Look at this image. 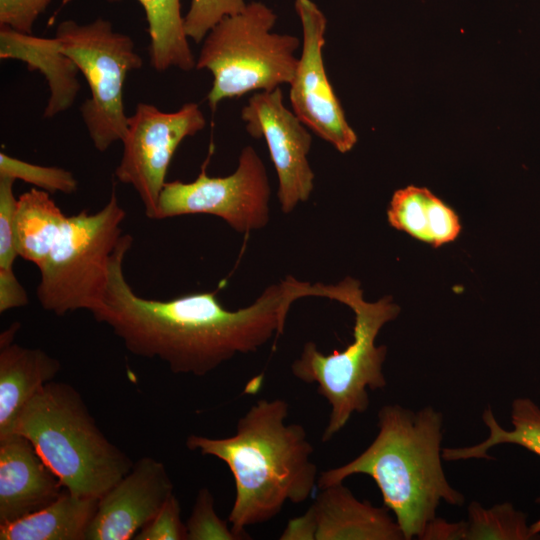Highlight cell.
Wrapping results in <instances>:
<instances>
[{"label": "cell", "mask_w": 540, "mask_h": 540, "mask_svg": "<svg viewBox=\"0 0 540 540\" xmlns=\"http://www.w3.org/2000/svg\"><path fill=\"white\" fill-rule=\"evenodd\" d=\"M132 244L130 234L121 236L101 304L92 315L107 324L131 354L158 358L175 374L205 376L238 353L257 351L283 333L295 300L317 296L316 284L287 276L236 311L224 308L215 292L147 299L133 290L124 274Z\"/></svg>", "instance_id": "6da1fadb"}, {"label": "cell", "mask_w": 540, "mask_h": 540, "mask_svg": "<svg viewBox=\"0 0 540 540\" xmlns=\"http://www.w3.org/2000/svg\"><path fill=\"white\" fill-rule=\"evenodd\" d=\"M288 413L285 400L261 399L239 418L235 434L186 439L189 450L216 457L231 471L235 499L227 521L239 539H250L248 526L270 521L287 502H304L317 487L313 446L302 425L285 422Z\"/></svg>", "instance_id": "7a4b0ae2"}, {"label": "cell", "mask_w": 540, "mask_h": 540, "mask_svg": "<svg viewBox=\"0 0 540 540\" xmlns=\"http://www.w3.org/2000/svg\"><path fill=\"white\" fill-rule=\"evenodd\" d=\"M442 427V414L431 406L414 412L398 404L385 405L378 412L379 431L373 442L350 462L322 472L317 487L355 474L370 476L404 540L419 539L441 501L453 506L465 502L442 467Z\"/></svg>", "instance_id": "3957f363"}, {"label": "cell", "mask_w": 540, "mask_h": 540, "mask_svg": "<svg viewBox=\"0 0 540 540\" xmlns=\"http://www.w3.org/2000/svg\"><path fill=\"white\" fill-rule=\"evenodd\" d=\"M14 433L26 437L65 490L99 499L134 462L100 430L70 384L47 383L24 407Z\"/></svg>", "instance_id": "277c9868"}, {"label": "cell", "mask_w": 540, "mask_h": 540, "mask_svg": "<svg viewBox=\"0 0 540 540\" xmlns=\"http://www.w3.org/2000/svg\"><path fill=\"white\" fill-rule=\"evenodd\" d=\"M322 297L350 307L355 314L353 341L342 351L323 354L317 345L306 342L301 355L291 365L292 374L308 384H317V392L330 405L328 424L322 441L340 432L354 413L369 407V390L386 386L383 373L386 346H376L381 328L394 320L400 308L385 296L376 302L363 299L359 281L346 277L334 285L321 284Z\"/></svg>", "instance_id": "5b68a950"}, {"label": "cell", "mask_w": 540, "mask_h": 540, "mask_svg": "<svg viewBox=\"0 0 540 540\" xmlns=\"http://www.w3.org/2000/svg\"><path fill=\"white\" fill-rule=\"evenodd\" d=\"M276 19L267 5L251 2L207 34L195 68L206 69L213 76L207 95L211 110L224 99L291 83L300 41L293 35L272 32Z\"/></svg>", "instance_id": "8992f818"}, {"label": "cell", "mask_w": 540, "mask_h": 540, "mask_svg": "<svg viewBox=\"0 0 540 540\" xmlns=\"http://www.w3.org/2000/svg\"><path fill=\"white\" fill-rule=\"evenodd\" d=\"M125 217L115 189L99 211L90 214L83 210L68 216L38 268L36 295L44 310L64 316L83 309L92 313L100 306Z\"/></svg>", "instance_id": "52a82bcc"}, {"label": "cell", "mask_w": 540, "mask_h": 540, "mask_svg": "<svg viewBox=\"0 0 540 540\" xmlns=\"http://www.w3.org/2000/svg\"><path fill=\"white\" fill-rule=\"evenodd\" d=\"M55 37L87 81L90 97L80 107L81 116L95 149L105 152L127 131L124 83L129 72L142 68L143 60L133 39L114 31L102 17L87 24L64 20Z\"/></svg>", "instance_id": "ba28073f"}, {"label": "cell", "mask_w": 540, "mask_h": 540, "mask_svg": "<svg viewBox=\"0 0 540 540\" xmlns=\"http://www.w3.org/2000/svg\"><path fill=\"white\" fill-rule=\"evenodd\" d=\"M270 194L265 165L256 150L246 146L236 170L228 176L210 177L203 165L192 182H166L154 219L209 214L222 218L235 231L248 234L268 224Z\"/></svg>", "instance_id": "9c48e42d"}, {"label": "cell", "mask_w": 540, "mask_h": 540, "mask_svg": "<svg viewBox=\"0 0 540 540\" xmlns=\"http://www.w3.org/2000/svg\"><path fill=\"white\" fill-rule=\"evenodd\" d=\"M205 125L201 109L193 102L175 112H163L154 105L138 103L135 113L129 116L115 177L135 189L148 218L154 219L176 149L186 137L195 135Z\"/></svg>", "instance_id": "30bf717a"}, {"label": "cell", "mask_w": 540, "mask_h": 540, "mask_svg": "<svg viewBox=\"0 0 540 540\" xmlns=\"http://www.w3.org/2000/svg\"><path fill=\"white\" fill-rule=\"evenodd\" d=\"M295 11L302 26V53L290 83L293 112L320 138L341 153L350 151L357 135L345 118L328 80L322 49L327 19L312 0H296Z\"/></svg>", "instance_id": "8fae6325"}, {"label": "cell", "mask_w": 540, "mask_h": 540, "mask_svg": "<svg viewBox=\"0 0 540 540\" xmlns=\"http://www.w3.org/2000/svg\"><path fill=\"white\" fill-rule=\"evenodd\" d=\"M247 132L263 137L278 177V199L283 213L309 199L314 172L308 161L312 137L297 115L283 103L280 87L255 93L241 113Z\"/></svg>", "instance_id": "7c38bea8"}, {"label": "cell", "mask_w": 540, "mask_h": 540, "mask_svg": "<svg viewBox=\"0 0 540 540\" xmlns=\"http://www.w3.org/2000/svg\"><path fill=\"white\" fill-rule=\"evenodd\" d=\"M280 540H404L387 507L357 499L343 482L321 488L306 512L290 519Z\"/></svg>", "instance_id": "4fadbf2b"}, {"label": "cell", "mask_w": 540, "mask_h": 540, "mask_svg": "<svg viewBox=\"0 0 540 540\" xmlns=\"http://www.w3.org/2000/svg\"><path fill=\"white\" fill-rule=\"evenodd\" d=\"M173 490L165 465L153 457H141L98 499L86 540L134 539L156 516Z\"/></svg>", "instance_id": "5bb4252c"}, {"label": "cell", "mask_w": 540, "mask_h": 540, "mask_svg": "<svg viewBox=\"0 0 540 540\" xmlns=\"http://www.w3.org/2000/svg\"><path fill=\"white\" fill-rule=\"evenodd\" d=\"M64 490L26 437L13 433L0 439V525L42 509Z\"/></svg>", "instance_id": "9a60e30c"}, {"label": "cell", "mask_w": 540, "mask_h": 540, "mask_svg": "<svg viewBox=\"0 0 540 540\" xmlns=\"http://www.w3.org/2000/svg\"><path fill=\"white\" fill-rule=\"evenodd\" d=\"M19 328L15 322L0 335V439L14 433L24 407L61 370L60 361L44 350L15 343Z\"/></svg>", "instance_id": "2e32d148"}, {"label": "cell", "mask_w": 540, "mask_h": 540, "mask_svg": "<svg viewBox=\"0 0 540 540\" xmlns=\"http://www.w3.org/2000/svg\"><path fill=\"white\" fill-rule=\"evenodd\" d=\"M0 58L24 62L46 79L50 96L43 117L52 118L68 110L80 90L79 69L61 49L58 39L34 36L0 26Z\"/></svg>", "instance_id": "e0dca14e"}, {"label": "cell", "mask_w": 540, "mask_h": 540, "mask_svg": "<svg viewBox=\"0 0 540 540\" xmlns=\"http://www.w3.org/2000/svg\"><path fill=\"white\" fill-rule=\"evenodd\" d=\"M387 218L393 228L433 247L454 241L461 231L451 207L427 188L412 185L395 191Z\"/></svg>", "instance_id": "ac0fdd59"}, {"label": "cell", "mask_w": 540, "mask_h": 540, "mask_svg": "<svg viewBox=\"0 0 540 540\" xmlns=\"http://www.w3.org/2000/svg\"><path fill=\"white\" fill-rule=\"evenodd\" d=\"M97 503L64 490L42 509L0 525V540H86Z\"/></svg>", "instance_id": "d6986e66"}, {"label": "cell", "mask_w": 540, "mask_h": 540, "mask_svg": "<svg viewBox=\"0 0 540 540\" xmlns=\"http://www.w3.org/2000/svg\"><path fill=\"white\" fill-rule=\"evenodd\" d=\"M68 216L50 193L31 189L18 198L14 234L18 255L38 268L48 257Z\"/></svg>", "instance_id": "ffe728a7"}, {"label": "cell", "mask_w": 540, "mask_h": 540, "mask_svg": "<svg viewBox=\"0 0 540 540\" xmlns=\"http://www.w3.org/2000/svg\"><path fill=\"white\" fill-rule=\"evenodd\" d=\"M117 1V0H109ZM143 7L150 37V62L159 72L195 68L181 14L180 0H137Z\"/></svg>", "instance_id": "44dd1931"}, {"label": "cell", "mask_w": 540, "mask_h": 540, "mask_svg": "<svg viewBox=\"0 0 540 540\" xmlns=\"http://www.w3.org/2000/svg\"><path fill=\"white\" fill-rule=\"evenodd\" d=\"M482 419L489 436L473 446L442 449L446 461L490 458L489 450L499 444H516L540 457V407L529 398H516L511 405L513 429H504L487 407ZM540 504V496L536 499ZM540 524V520H539Z\"/></svg>", "instance_id": "7402d4cb"}, {"label": "cell", "mask_w": 540, "mask_h": 540, "mask_svg": "<svg viewBox=\"0 0 540 540\" xmlns=\"http://www.w3.org/2000/svg\"><path fill=\"white\" fill-rule=\"evenodd\" d=\"M15 180L0 177V313L23 307L29 303L28 295L13 269L18 255L14 234V220L18 198Z\"/></svg>", "instance_id": "603a6c76"}, {"label": "cell", "mask_w": 540, "mask_h": 540, "mask_svg": "<svg viewBox=\"0 0 540 540\" xmlns=\"http://www.w3.org/2000/svg\"><path fill=\"white\" fill-rule=\"evenodd\" d=\"M466 524V540L540 539V534L527 524L526 514L508 502L489 509L477 502L470 503Z\"/></svg>", "instance_id": "cb8c5ba5"}, {"label": "cell", "mask_w": 540, "mask_h": 540, "mask_svg": "<svg viewBox=\"0 0 540 540\" xmlns=\"http://www.w3.org/2000/svg\"><path fill=\"white\" fill-rule=\"evenodd\" d=\"M0 177H9L32 184L48 193H74L78 181L73 173L60 167L42 166L0 153Z\"/></svg>", "instance_id": "d4e9b609"}, {"label": "cell", "mask_w": 540, "mask_h": 540, "mask_svg": "<svg viewBox=\"0 0 540 540\" xmlns=\"http://www.w3.org/2000/svg\"><path fill=\"white\" fill-rule=\"evenodd\" d=\"M244 0H191L184 16V29L188 39L202 42L221 20L242 12Z\"/></svg>", "instance_id": "484cf974"}, {"label": "cell", "mask_w": 540, "mask_h": 540, "mask_svg": "<svg viewBox=\"0 0 540 540\" xmlns=\"http://www.w3.org/2000/svg\"><path fill=\"white\" fill-rule=\"evenodd\" d=\"M185 524L187 540H239L228 521L217 515L214 497L207 488L198 491L191 515Z\"/></svg>", "instance_id": "4316f807"}, {"label": "cell", "mask_w": 540, "mask_h": 540, "mask_svg": "<svg viewBox=\"0 0 540 540\" xmlns=\"http://www.w3.org/2000/svg\"><path fill=\"white\" fill-rule=\"evenodd\" d=\"M135 540H187L180 503L173 493L156 516L134 537Z\"/></svg>", "instance_id": "83f0119b"}, {"label": "cell", "mask_w": 540, "mask_h": 540, "mask_svg": "<svg viewBox=\"0 0 540 540\" xmlns=\"http://www.w3.org/2000/svg\"><path fill=\"white\" fill-rule=\"evenodd\" d=\"M51 2L52 0H0V26L32 33L35 22Z\"/></svg>", "instance_id": "f1b7e54d"}, {"label": "cell", "mask_w": 540, "mask_h": 540, "mask_svg": "<svg viewBox=\"0 0 540 540\" xmlns=\"http://www.w3.org/2000/svg\"><path fill=\"white\" fill-rule=\"evenodd\" d=\"M466 521L448 522L435 517L425 527L419 539L423 540H466Z\"/></svg>", "instance_id": "f546056e"}]
</instances>
